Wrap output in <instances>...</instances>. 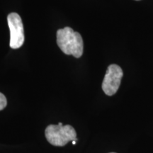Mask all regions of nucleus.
Segmentation results:
<instances>
[{"instance_id":"obj_6","label":"nucleus","mask_w":153,"mask_h":153,"mask_svg":"<svg viewBox=\"0 0 153 153\" xmlns=\"http://www.w3.org/2000/svg\"><path fill=\"white\" fill-rule=\"evenodd\" d=\"M76 140H72V143L73 145H75L76 144Z\"/></svg>"},{"instance_id":"obj_1","label":"nucleus","mask_w":153,"mask_h":153,"mask_svg":"<svg viewBox=\"0 0 153 153\" xmlns=\"http://www.w3.org/2000/svg\"><path fill=\"white\" fill-rule=\"evenodd\" d=\"M57 43L65 54L79 58L83 54L84 43L82 36L70 27L57 31Z\"/></svg>"},{"instance_id":"obj_7","label":"nucleus","mask_w":153,"mask_h":153,"mask_svg":"<svg viewBox=\"0 0 153 153\" xmlns=\"http://www.w3.org/2000/svg\"><path fill=\"white\" fill-rule=\"evenodd\" d=\"M111 153H115V152H111Z\"/></svg>"},{"instance_id":"obj_2","label":"nucleus","mask_w":153,"mask_h":153,"mask_svg":"<svg viewBox=\"0 0 153 153\" xmlns=\"http://www.w3.org/2000/svg\"><path fill=\"white\" fill-rule=\"evenodd\" d=\"M45 137L51 145L62 147L70 141L76 140L75 130L70 125L63 126L62 123L58 125H50L45 129Z\"/></svg>"},{"instance_id":"obj_3","label":"nucleus","mask_w":153,"mask_h":153,"mask_svg":"<svg viewBox=\"0 0 153 153\" xmlns=\"http://www.w3.org/2000/svg\"><path fill=\"white\" fill-rule=\"evenodd\" d=\"M7 22L10 30V47L18 49L24 43V30L22 20L16 13H11L7 17Z\"/></svg>"},{"instance_id":"obj_4","label":"nucleus","mask_w":153,"mask_h":153,"mask_svg":"<svg viewBox=\"0 0 153 153\" xmlns=\"http://www.w3.org/2000/svg\"><path fill=\"white\" fill-rule=\"evenodd\" d=\"M123 75L120 66L115 64L108 66L102 83V89L106 95L113 96L117 92Z\"/></svg>"},{"instance_id":"obj_5","label":"nucleus","mask_w":153,"mask_h":153,"mask_svg":"<svg viewBox=\"0 0 153 153\" xmlns=\"http://www.w3.org/2000/svg\"><path fill=\"white\" fill-rule=\"evenodd\" d=\"M7 101L5 96L0 92V111L3 110L7 106Z\"/></svg>"}]
</instances>
